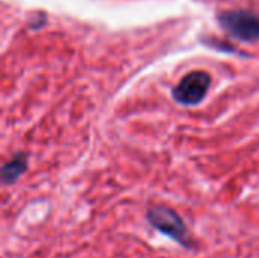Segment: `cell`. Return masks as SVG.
<instances>
[{"mask_svg": "<svg viewBox=\"0 0 259 258\" xmlns=\"http://www.w3.org/2000/svg\"><path fill=\"white\" fill-rule=\"evenodd\" d=\"M217 21L232 38L244 43L259 41V15L252 11H222L217 14Z\"/></svg>", "mask_w": 259, "mask_h": 258, "instance_id": "cell-1", "label": "cell"}, {"mask_svg": "<svg viewBox=\"0 0 259 258\" xmlns=\"http://www.w3.org/2000/svg\"><path fill=\"white\" fill-rule=\"evenodd\" d=\"M147 220L155 230L168 236L181 246L184 248L193 246V239L190 236V231L185 222L182 220V217L175 210L167 207H155L147 213Z\"/></svg>", "mask_w": 259, "mask_h": 258, "instance_id": "cell-2", "label": "cell"}, {"mask_svg": "<svg viewBox=\"0 0 259 258\" xmlns=\"http://www.w3.org/2000/svg\"><path fill=\"white\" fill-rule=\"evenodd\" d=\"M209 85H211V76L203 70H196L185 75L179 81V84L173 88L171 94L178 103L193 106V105H199L205 99Z\"/></svg>", "mask_w": 259, "mask_h": 258, "instance_id": "cell-3", "label": "cell"}, {"mask_svg": "<svg viewBox=\"0 0 259 258\" xmlns=\"http://www.w3.org/2000/svg\"><path fill=\"white\" fill-rule=\"evenodd\" d=\"M27 167V157L24 154H17L11 161H8L2 167V182L5 186L14 184L26 170Z\"/></svg>", "mask_w": 259, "mask_h": 258, "instance_id": "cell-4", "label": "cell"}, {"mask_svg": "<svg viewBox=\"0 0 259 258\" xmlns=\"http://www.w3.org/2000/svg\"><path fill=\"white\" fill-rule=\"evenodd\" d=\"M39 15H41V12H36V14L33 15V18H32V20H30V23H29V27H30V29H33V30H35V29H39V27H42V26L47 23V17H46V14H44L41 18H38Z\"/></svg>", "mask_w": 259, "mask_h": 258, "instance_id": "cell-5", "label": "cell"}]
</instances>
